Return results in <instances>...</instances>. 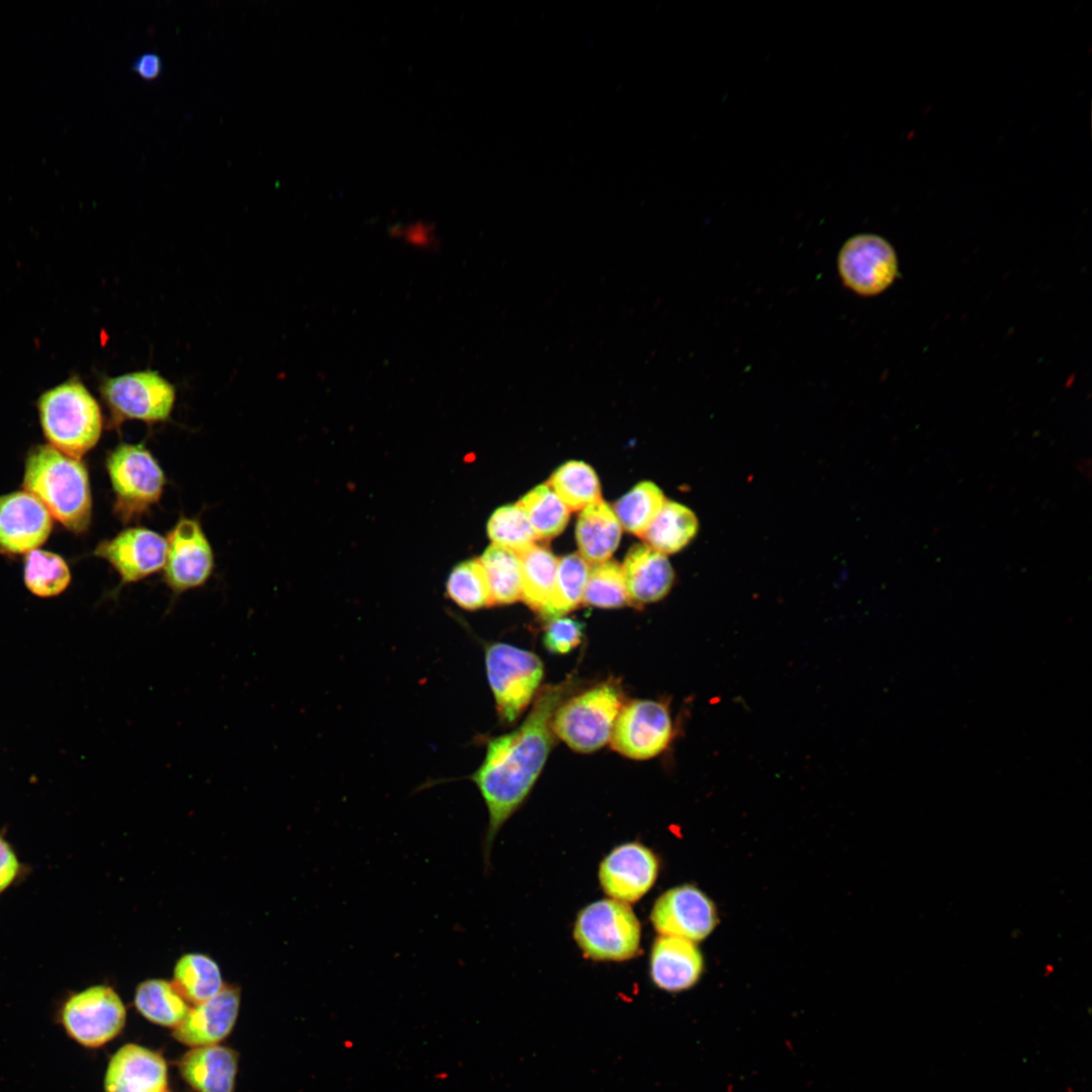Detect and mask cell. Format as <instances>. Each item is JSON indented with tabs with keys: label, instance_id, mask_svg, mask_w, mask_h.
Instances as JSON below:
<instances>
[{
	"label": "cell",
	"instance_id": "6da1fadb",
	"mask_svg": "<svg viewBox=\"0 0 1092 1092\" xmlns=\"http://www.w3.org/2000/svg\"><path fill=\"white\" fill-rule=\"evenodd\" d=\"M574 686L573 678L548 685L538 694L522 725L490 739L480 766L468 777L487 810L481 842L485 873L494 840L505 823L521 807L539 778L554 745L552 719Z\"/></svg>",
	"mask_w": 1092,
	"mask_h": 1092
},
{
	"label": "cell",
	"instance_id": "7a4b0ae2",
	"mask_svg": "<svg viewBox=\"0 0 1092 1092\" xmlns=\"http://www.w3.org/2000/svg\"><path fill=\"white\" fill-rule=\"evenodd\" d=\"M23 487L65 528L77 534L87 530L92 498L88 472L79 459L51 445L31 448L25 460Z\"/></svg>",
	"mask_w": 1092,
	"mask_h": 1092
},
{
	"label": "cell",
	"instance_id": "3957f363",
	"mask_svg": "<svg viewBox=\"0 0 1092 1092\" xmlns=\"http://www.w3.org/2000/svg\"><path fill=\"white\" fill-rule=\"evenodd\" d=\"M36 406L47 440L62 453L80 459L98 442L101 408L77 375L43 391Z\"/></svg>",
	"mask_w": 1092,
	"mask_h": 1092
},
{
	"label": "cell",
	"instance_id": "277c9868",
	"mask_svg": "<svg viewBox=\"0 0 1092 1092\" xmlns=\"http://www.w3.org/2000/svg\"><path fill=\"white\" fill-rule=\"evenodd\" d=\"M573 938L582 956L595 962H626L641 949V923L629 904L605 898L581 908Z\"/></svg>",
	"mask_w": 1092,
	"mask_h": 1092
},
{
	"label": "cell",
	"instance_id": "5b68a950",
	"mask_svg": "<svg viewBox=\"0 0 1092 1092\" xmlns=\"http://www.w3.org/2000/svg\"><path fill=\"white\" fill-rule=\"evenodd\" d=\"M621 688L606 681L563 702L552 719L556 736L577 752H594L610 739L623 708Z\"/></svg>",
	"mask_w": 1092,
	"mask_h": 1092
},
{
	"label": "cell",
	"instance_id": "8992f818",
	"mask_svg": "<svg viewBox=\"0 0 1092 1092\" xmlns=\"http://www.w3.org/2000/svg\"><path fill=\"white\" fill-rule=\"evenodd\" d=\"M98 389L109 412L111 428H119L129 420L149 424L166 422L176 399L175 386L158 371L149 369L112 377L104 375Z\"/></svg>",
	"mask_w": 1092,
	"mask_h": 1092
},
{
	"label": "cell",
	"instance_id": "52a82bcc",
	"mask_svg": "<svg viewBox=\"0 0 1092 1092\" xmlns=\"http://www.w3.org/2000/svg\"><path fill=\"white\" fill-rule=\"evenodd\" d=\"M484 658L499 719L513 723L534 697L543 677V663L537 654L504 642L487 644Z\"/></svg>",
	"mask_w": 1092,
	"mask_h": 1092
},
{
	"label": "cell",
	"instance_id": "ba28073f",
	"mask_svg": "<svg viewBox=\"0 0 1092 1092\" xmlns=\"http://www.w3.org/2000/svg\"><path fill=\"white\" fill-rule=\"evenodd\" d=\"M106 467L115 493L114 510L121 521L140 518L160 499L165 475L143 445H119L108 455Z\"/></svg>",
	"mask_w": 1092,
	"mask_h": 1092
},
{
	"label": "cell",
	"instance_id": "9c48e42d",
	"mask_svg": "<svg viewBox=\"0 0 1092 1092\" xmlns=\"http://www.w3.org/2000/svg\"><path fill=\"white\" fill-rule=\"evenodd\" d=\"M67 1034L87 1048H99L119 1034L126 1010L109 986L96 985L70 996L60 1013Z\"/></svg>",
	"mask_w": 1092,
	"mask_h": 1092
},
{
	"label": "cell",
	"instance_id": "30bf717a",
	"mask_svg": "<svg viewBox=\"0 0 1092 1092\" xmlns=\"http://www.w3.org/2000/svg\"><path fill=\"white\" fill-rule=\"evenodd\" d=\"M673 737V722L666 703L635 700L621 709L610 740L617 752L642 760L663 752Z\"/></svg>",
	"mask_w": 1092,
	"mask_h": 1092
},
{
	"label": "cell",
	"instance_id": "8fae6325",
	"mask_svg": "<svg viewBox=\"0 0 1092 1092\" xmlns=\"http://www.w3.org/2000/svg\"><path fill=\"white\" fill-rule=\"evenodd\" d=\"M649 919L659 935L695 942L708 937L719 922L714 901L694 884L674 886L660 894Z\"/></svg>",
	"mask_w": 1092,
	"mask_h": 1092
},
{
	"label": "cell",
	"instance_id": "7c38bea8",
	"mask_svg": "<svg viewBox=\"0 0 1092 1092\" xmlns=\"http://www.w3.org/2000/svg\"><path fill=\"white\" fill-rule=\"evenodd\" d=\"M838 270L849 289L860 295L872 296L883 292L895 281L898 259L886 239L861 234L850 238L842 246Z\"/></svg>",
	"mask_w": 1092,
	"mask_h": 1092
},
{
	"label": "cell",
	"instance_id": "4fadbf2b",
	"mask_svg": "<svg viewBox=\"0 0 1092 1092\" xmlns=\"http://www.w3.org/2000/svg\"><path fill=\"white\" fill-rule=\"evenodd\" d=\"M660 871L658 855L639 841L612 848L599 866V882L611 899L627 904L639 901L656 883Z\"/></svg>",
	"mask_w": 1092,
	"mask_h": 1092
},
{
	"label": "cell",
	"instance_id": "5bb4252c",
	"mask_svg": "<svg viewBox=\"0 0 1092 1092\" xmlns=\"http://www.w3.org/2000/svg\"><path fill=\"white\" fill-rule=\"evenodd\" d=\"M164 578L176 595L206 582L213 569L211 546L197 520L182 518L167 538Z\"/></svg>",
	"mask_w": 1092,
	"mask_h": 1092
},
{
	"label": "cell",
	"instance_id": "9a60e30c",
	"mask_svg": "<svg viewBox=\"0 0 1092 1092\" xmlns=\"http://www.w3.org/2000/svg\"><path fill=\"white\" fill-rule=\"evenodd\" d=\"M166 553V538L145 528L125 529L114 538L102 541L95 549V555L113 566L123 584L139 581L164 568Z\"/></svg>",
	"mask_w": 1092,
	"mask_h": 1092
},
{
	"label": "cell",
	"instance_id": "2e32d148",
	"mask_svg": "<svg viewBox=\"0 0 1092 1092\" xmlns=\"http://www.w3.org/2000/svg\"><path fill=\"white\" fill-rule=\"evenodd\" d=\"M53 517L29 492L0 495V549L23 554L37 549L49 538Z\"/></svg>",
	"mask_w": 1092,
	"mask_h": 1092
},
{
	"label": "cell",
	"instance_id": "e0dca14e",
	"mask_svg": "<svg viewBox=\"0 0 1092 1092\" xmlns=\"http://www.w3.org/2000/svg\"><path fill=\"white\" fill-rule=\"evenodd\" d=\"M705 961L697 942L676 936L659 935L650 948L649 978L667 993L695 987L703 976Z\"/></svg>",
	"mask_w": 1092,
	"mask_h": 1092
},
{
	"label": "cell",
	"instance_id": "ac0fdd59",
	"mask_svg": "<svg viewBox=\"0 0 1092 1092\" xmlns=\"http://www.w3.org/2000/svg\"><path fill=\"white\" fill-rule=\"evenodd\" d=\"M240 1002V988L223 985L214 996L189 1009L182 1022L174 1028L173 1036L192 1048L216 1044L232 1031Z\"/></svg>",
	"mask_w": 1092,
	"mask_h": 1092
},
{
	"label": "cell",
	"instance_id": "d6986e66",
	"mask_svg": "<svg viewBox=\"0 0 1092 1092\" xmlns=\"http://www.w3.org/2000/svg\"><path fill=\"white\" fill-rule=\"evenodd\" d=\"M167 1084L163 1057L133 1043L121 1046L113 1055L104 1078L105 1092H167Z\"/></svg>",
	"mask_w": 1092,
	"mask_h": 1092
},
{
	"label": "cell",
	"instance_id": "ffe728a7",
	"mask_svg": "<svg viewBox=\"0 0 1092 1092\" xmlns=\"http://www.w3.org/2000/svg\"><path fill=\"white\" fill-rule=\"evenodd\" d=\"M622 570L629 601L635 605L663 599L674 580V571L666 556L647 545L633 546Z\"/></svg>",
	"mask_w": 1092,
	"mask_h": 1092
},
{
	"label": "cell",
	"instance_id": "44dd1931",
	"mask_svg": "<svg viewBox=\"0 0 1092 1092\" xmlns=\"http://www.w3.org/2000/svg\"><path fill=\"white\" fill-rule=\"evenodd\" d=\"M238 1054L226 1046L193 1048L179 1062L185 1082L196 1092H234Z\"/></svg>",
	"mask_w": 1092,
	"mask_h": 1092
},
{
	"label": "cell",
	"instance_id": "7402d4cb",
	"mask_svg": "<svg viewBox=\"0 0 1092 1092\" xmlns=\"http://www.w3.org/2000/svg\"><path fill=\"white\" fill-rule=\"evenodd\" d=\"M621 534L622 526L608 504L600 499L587 506L575 527L580 556L594 564L607 561L617 549Z\"/></svg>",
	"mask_w": 1092,
	"mask_h": 1092
},
{
	"label": "cell",
	"instance_id": "603a6c76",
	"mask_svg": "<svg viewBox=\"0 0 1092 1092\" xmlns=\"http://www.w3.org/2000/svg\"><path fill=\"white\" fill-rule=\"evenodd\" d=\"M698 529V518L691 509L665 500L641 538L647 546L665 555L684 549L695 538Z\"/></svg>",
	"mask_w": 1092,
	"mask_h": 1092
},
{
	"label": "cell",
	"instance_id": "cb8c5ba5",
	"mask_svg": "<svg viewBox=\"0 0 1092 1092\" xmlns=\"http://www.w3.org/2000/svg\"><path fill=\"white\" fill-rule=\"evenodd\" d=\"M172 983L186 1001L195 1005L214 996L224 985L216 962L199 952L185 953L178 959Z\"/></svg>",
	"mask_w": 1092,
	"mask_h": 1092
},
{
	"label": "cell",
	"instance_id": "d4e9b609",
	"mask_svg": "<svg viewBox=\"0 0 1092 1092\" xmlns=\"http://www.w3.org/2000/svg\"><path fill=\"white\" fill-rule=\"evenodd\" d=\"M133 1003L148 1020L173 1028L182 1022L190 1009L173 983L163 979L142 982L136 987Z\"/></svg>",
	"mask_w": 1092,
	"mask_h": 1092
},
{
	"label": "cell",
	"instance_id": "484cf974",
	"mask_svg": "<svg viewBox=\"0 0 1092 1092\" xmlns=\"http://www.w3.org/2000/svg\"><path fill=\"white\" fill-rule=\"evenodd\" d=\"M519 556L521 599L541 615L552 593L558 560L548 548L540 545L531 546Z\"/></svg>",
	"mask_w": 1092,
	"mask_h": 1092
},
{
	"label": "cell",
	"instance_id": "4316f807",
	"mask_svg": "<svg viewBox=\"0 0 1092 1092\" xmlns=\"http://www.w3.org/2000/svg\"><path fill=\"white\" fill-rule=\"evenodd\" d=\"M479 561L486 575L492 605H509L521 599L519 554L491 544L482 553Z\"/></svg>",
	"mask_w": 1092,
	"mask_h": 1092
},
{
	"label": "cell",
	"instance_id": "83f0119b",
	"mask_svg": "<svg viewBox=\"0 0 1092 1092\" xmlns=\"http://www.w3.org/2000/svg\"><path fill=\"white\" fill-rule=\"evenodd\" d=\"M588 571V562L580 554L571 553L558 560L552 593L542 618L552 620L576 608L582 600Z\"/></svg>",
	"mask_w": 1092,
	"mask_h": 1092
},
{
	"label": "cell",
	"instance_id": "f1b7e54d",
	"mask_svg": "<svg viewBox=\"0 0 1092 1092\" xmlns=\"http://www.w3.org/2000/svg\"><path fill=\"white\" fill-rule=\"evenodd\" d=\"M549 486L569 511L583 510L601 499L599 478L582 461H568L559 466L552 473Z\"/></svg>",
	"mask_w": 1092,
	"mask_h": 1092
},
{
	"label": "cell",
	"instance_id": "f546056e",
	"mask_svg": "<svg viewBox=\"0 0 1092 1092\" xmlns=\"http://www.w3.org/2000/svg\"><path fill=\"white\" fill-rule=\"evenodd\" d=\"M517 504L525 512L536 539L553 538L568 523V508L547 484L534 487Z\"/></svg>",
	"mask_w": 1092,
	"mask_h": 1092
},
{
	"label": "cell",
	"instance_id": "4dcf8cb0",
	"mask_svg": "<svg viewBox=\"0 0 1092 1092\" xmlns=\"http://www.w3.org/2000/svg\"><path fill=\"white\" fill-rule=\"evenodd\" d=\"M662 490L651 481H642L619 498L614 513L621 526L641 537L665 502Z\"/></svg>",
	"mask_w": 1092,
	"mask_h": 1092
},
{
	"label": "cell",
	"instance_id": "1f68e13d",
	"mask_svg": "<svg viewBox=\"0 0 1092 1092\" xmlns=\"http://www.w3.org/2000/svg\"><path fill=\"white\" fill-rule=\"evenodd\" d=\"M23 578L26 587L33 595L50 598L67 588L71 572L67 562L59 554L35 549L25 555Z\"/></svg>",
	"mask_w": 1092,
	"mask_h": 1092
},
{
	"label": "cell",
	"instance_id": "d6a6232c",
	"mask_svg": "<svg viewBox=\"0 0 1092 1092\" xmlns=\"http://www.w3.org/2000/svg\"><path fill=\"white\" fill-rule=\"evenodd\" d=\"M446 597L458 607L475 611L492 606L488 582L479 559L455 565L446 580Z\"/></svg>",
	"mask_w": 1092,
	"mask_h": 1092
},
{
	"label": "cell",
	"instance_id": "836d02e7",
	"mask_svg": "<svg viewBox=\"0 0 1092 1092\" xmlns=\"http://www.w3.org/2000/svg\"><path fill=\"white\" fill-rule=\"evenodd\" d=\"M486 531L492 544L517 554L533 546L536 539L525 512L518 504L496 509L487 522Z\"/></svg>",
	"mask_w": 1092,
	"mask_h": 1092
},
{
	"label": "cell",
	"instance_id": "e575fe53",
	"mask_svg": "<svg viewBox=\"0 0 1092 1092\" xmlns=\"http://www.w3.org/2000/svg\"><path fill=\"white\" fill-rule=\"evenodd\" d=\"M598 608H620L630 603L622 566L616 561L595 564L588 571L582 600Z\"/></svg>",
	"mask_w": 1092,
	"mask_h": 1092
},
{
	"label": "cell",
	"instance_id": "d590c367",
	"mask_svg": "<svg viewBox=\"0 0 1092 1092\" xmlns=\"http://www.w3.org/2000/svg\"><path fill=\"white\" fill-rule=\"evenodd\" d=\"M584 626L581 622L566 617L550 620L542 642L551 653L565 654L578 646L583 638Z\"/></svg>",
	"mask_w": 1092,
	"mask_h": 1092
},
{
	"label": "cell",
	"instance_id": "8d00e7d4",
	"mask_svg": "<svg viewBox=\"0 0 1092 1092\" xmlns=\"http://www.w3.org/2000/svg\"><path fill=\"white\" fill-rule=\"evenodd\" d=\"M389 234L405 245L420 250H431L437 246L436 228L426 220H415L390 228Z\"/></svg>",
	"mask_w": 1092,
	"mask_h": 1092
},
{
	"label": "cell",
	"instance_id": "74e56055",
	"mask_svg": "<svg viewBox=\"0 0 1092 1092\" xmlns=\"http://www.w3.org/2000/svg\"><path fill=\"white\" fill-rule=\"evenodd\" d=\"M19 872L18 858L2 837H0V894L15 880Z\"/></svg>",
	"mask_w": 1092,
	"mask_h": 1092
},
{
	"label": "cell",
	"instance_id": "f35d334b",
	"mask_svg": "<svg viewBox=\"0 0 1092 1092\" xmlns=\"http://www.w3.org/2000/svg\"><path fill=\"white\" fill-rule=\"evenodd\" d=\"M131 70L143 80L154 81L163 72V60L156 53L146 52L133 59Z\"/></svg>",
	"mask_w": 1092,
	"mask_h": 1092
}]
</instances>
